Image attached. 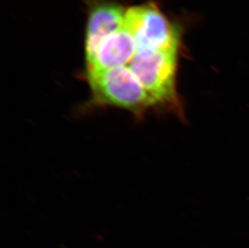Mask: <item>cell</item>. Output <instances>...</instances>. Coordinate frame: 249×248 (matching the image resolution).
Masks as SVG:
<instances>
[{
  "instance_id": "cell-1",
  "label": "cell",
  "mask_w": 249,
  "mask_h": 248,
  "mask_svg": "<svg viewBox=\"0 0 249 248\" xmlns=\"http://www.w3.org/2000/svg\"><path fill=\"white\" fill-rule=\"evenodd\" d=\"M180 45L169 47H137L127 66L150 96L156 108L183 118V106L177 88Z\"/></svg>"
},
{
  "instance_id": "cell-2",
  "label": "cell",
  "mask_w": 249,
  "mask_h": 248,
  "mask_svg": "<svg viewBox=\"0 0 249 248\" xmlns=\"http://www.w3.org/2000/svg\"><path fill=\"white\" fill-rule=\"evenodd\" d=\"M87 78L94 102L120 108L141 116L156 108L145 89L127 66L87 72Z\"/></svg>"
},
{
  "instance_id": "cell-3",
  "label": "cell",
  "mask_w": 249,
  "mask_h": 248,
  "mask_svg": "<svg viewBox=\"0 0 249 248\" xmlns=\"http://www.w3.org/2000/svg\"><path fill=\"white\" fill-rule=\"evenodd\" d=\"M124 26L134 36L137 47L164 48L180 45V28L169 21L154 2L126 10Z\"/></svg>"
},
{
  "instance_id": "cell-4",
  "label": "cell",
  "mask_w": 249,
  "mask_h": 248,
  "mask_svg": "<svg viewBox=\"0 0 249 248\" xmlns=\"http://www.w3.org/2000/svg\"><path fill=\"white\" fill-rule=\"evenodd\" d=\"M137 50L134 36L124 24L120 30L104 38L87 61V72L127 66Z\"/></svg>"
},
{
  "instance_id": "cell-5",
  "label": "cell",
  "mask_w": 249,
  "mask_h": 248,
  "mask_svg": "<svg viewBox=\"0 0 249 248\" xmlns=\"http://www.w3.org/2000/svg\"><path fill=\"white\" fill-rule=\"evenodd\" d=\"M125 13L126 10L115 2H98L90 8L85 38L86 61L91 58L104 38L123 28Z\"/></svg>"
}]
</instances>
